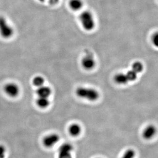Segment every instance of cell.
<instances>
[{
    "mask_svg": "<svg viewBox=\"0 0 158 158\" xmlns=\"http://www.w3.org/2000/svg\"><path fill=\"white\" fill-rule=\"evenodd\" d=\"M77 95L82 98L86 99L90 101H95L99 98V93L95 89L90 88H78L76 89Z\"/></svg>",
    "mask_w": 158,
    "mask_h": 158,
    "instance_id": "6da1fadb",
    "label": "cell"
},
{
    "mask_svg": "<svg viewBox=\"0 0 158 158\" xmlns=\"http://www.w3.org/2000/svg\"><path fill=\"white\" fill-rule=\"evenodd\" d=\"M80 21L84 28L87 31H91L95 27V20L92 14L89 11H85L80 15Z\"/></svg>",
    "mask_w": 158,
    "mask_h": 158,
    "instance_id": "7a4b0ae2",
    "label": "cell"
},
{
    "mask_svg": "<svg viewBox=\"0 0 158 158\" xmlns=\"http://www.w3.org/2000/svg\"><path fill=\"white\" fill-rule=\"evenodd\" d=\"M14 34V28L9 25L6 18L0 16V35L5 39H10Z\"/></svg>",
    "mask_w": 158,
    "mask_h": 158,
    "instance_id": "3957f363",
    "label": "cell"
},
{
    "mask_svg": "<svg viewBox=\"0 0 158 158\" xmlns=\"http://www.w3.org/2000/svg\"><path fill=\"white\" fill-rule=\"evenodd\" d=\"M73 146L69 143H64L60 147L58 158H72L71 152Z\"/></svg>",
    "mask_w": 158,
    "mask_h": 158,
    "instance_id": "277c9868",
    "label": "cell"
},
{
    "mask_svg": "<svg viewBox=\"0 0 158 158\" xmlns=\"http://www.w3.org/2000/svg\"><path fill=\"white\" fill-rule=\"evenodd\" d=\"M4 91L10 97H15L19 94V88L17 84L11 82L6 84L4 87Z\"/></svg>",
    "mask_w": 158,
    "mask_h": 158,
    "instance_id": "5b68a950",
    "label": "cell"
},
{
    "mask_svg": "<svg viewBox=\"0 0 158 158\" xmlns=\"http://www.w3.org/2000/svg\"><path fill=\"white\" fill-rule=\"evenodd\" d=\"M60 140L58 135L53 134L47 136L43 140V144L47 148H51L57 143Z\"/></svg>",
    "mask_w": 158,
    "mask_h": 158,
    "instance_id": "8992f818",
    "label": "cell"
},
{
    "mask_svg": "<svg viewBox=\"0 0 158 158\" xmlns=\"http://www.w3.org/2000/svg\"><path fill=\"white\" fill-rule=\"evenodd\" d=\"M82 66L86 70H91L95 65V61L92 55L88 54L82 58Z\"/></svg>",
    "mask_w": 158,
    "mask_h": 158,
    "instance_id": "52a82bcc",
    "label": "cell"
},
{
    "mask_svg": "<svg viewBox=\"0 0 158 158\" xmlns=\"http://www.w3.org/2000/svg\"><path fill=\"white\" fill-rule=\"evenodd\" d=\"M36 93H37V95L39 96V97L48 98L49 96L51 95V89L49 87L43 85L41 87H39Z\"/></svg>",
    "mask_w": 158,
    "mask_h": 158,
    "instance_id": "ba28073f",
    "label": "cell"
},
{
    "mask_svg": "<svg viewBox=\"0 0 158 158\" xmlns=\"http://www.w3.org/2000/svg\"><path fill=\"white\" fill-rule=\"evenodd\" d=\"M156 129L153 125H149L143 131V136L145 139H151L155 134Z\"/></svg>",
    "mask_w": 158,
    "mask_h": 158,
    "instance_id": "9c48e42d",
    "label": "cell"
},
{
    "mask_svg": "<svg viewBox=\"0 0 158 158\" xmlns=\"http://www.w3.org/2000/svg\"><path fill=\"white\" fill-rule=\"evenodd\" d=\"M69 6L73 10H79L83 6V2L82 0H70Z\"/></svg>",
    "mask_w": 158,
    "mask_h": 158,
    "instance_id": "30bf717a",
    "label": "cell"
},
{
    "mask_svg": "<svg viewBox=\"0 0 158 158\" xmlns=\"http://www.w3.org/2000/svg\"><path fill=\"white\" fill-rule=\"evenodd\" d=\"M115 81L119 85H125L128 82L126 74L123 73H119L115 76Z\"/></svg>",
    "mask_w": 158,
    "mask_h": 158,
    "instance_id": "8fae6325",
    "label": "cell"
},
{
    "mask_svg": "<svg viewBox=\"0 0 158 158\" xmlns=\"http://www.w3.org/2000/svg\"><path fill=\"white\" fill-rule=\"evenodd\" d=\"M69 131L72 136H78L81 132V127L77 124H73L69 127Z\"/></svg>",
    "mask_w": 158,
    "mask_h": 158,
    "instance_id": "7c38bea8",
    "label": "cell"
},
{
    "mask_svg": "<svg viewBox=\"0 0 158 158\" xmlns=\"http://www.w3.org/2000/svg\"><path fill=\"white\" fill-rule=\"evenodd\" d=\"M37 106L40 108H46L48 107L50 104V102L48 98L47 97H39L36 100Z\"/></svg>",
    "mask_w": 158,
    "mask_h": 158,
    "instance_id": "4fadbf2b",
    "label": "cell"
},
{
    "mask_svg": "<svg viewBox=\"0 0 158 158\" xmlns=\"http://www.w3.org/2000/svg\"><path fill=\"white\" fill-rule=\"evenodd\" d=\"M143 65L140 61H136L132 65V70L136 73H139L143 71Z\"/></svg>",
    "mask_w": 158,
    "mask_h": 158,
    "instance_id": "5bb4252c",
    "label": "cell"
},
{
    "mask_svg": "<svg viewBox=\"0 0 158 158\" xmlns=\"http://www.w3.org/2000/svg\"><path fill=\"white\" fill-rule=\"evenodd\" d=\"M45 83V79L43 77L37 76L35 77L33 79V84L35 86L40 87L44 85Z\"/></svg>",
    "mask_w": 158,
    "mask_h": 158,
    "instance_id": "9a60e30c",
    "label": "cell"
},
{
    "mask_svg": "<svg viewBox=\"0 0 158 158\" xmlns=\"http://www.w3.org/2000/svg\"><path fill=\"white\" fill-rule=\"evenodd\" d=\"M126 76L127 78L128 81H135L137 79V73H136L135 72L131 70L128 71L127 72V74H126Z\"/></svg>",
    "mask_w": 158,
    "mask_h": 158,
    "instance_id": "2e32d148",
    "label": "cell"
},
{
    "mask_svg": "<svg viewBox=\"0 0 158 158\" xmlns=\"http://www.w3.org/2000/svg\"><path fill=\"white\" fill-rule=\"evenodd\" d=\"M135 152L132 149H129L124 154L122 158H134L135 156Z\"/></svg>",
    "mask_w": 158,
    "mask_h": 158,
    "instance_id": "e0dca14e",
    "label": "cell"
},
{
    "mask_svg": "<svg viewBox=\"0 0 158 158\" xmlns=\"http://www.w3.org/2000/svg\"><path fill=\"white\" fill-rule=\"evenodd\" d=\"M6 148L2 145H0V158H4L6 155Z\"/></svg>",
    "mask_w": 158,
    "mask_h": 158,
    "instance_id": "ac0fdd59",
    "label": "cell"
},
{
    "mask_svg": "<svg viewBox=\"0 0 158 158\" xmlns=\"http://www.w3.org/2000/svg\"><path fill=\"white\" fill-rule=\"evenodd\" d=\"M152 43L154 44V45H155L156 46H158V33H156L154 35L152 36Z\"/></svg>",
    "mask_w": 158,
    "mask_h": 158,
    "instance_id": "d6986e66",
    "label": "cell"
},
{
    "mask_svg": "<svg viewBox=\"0 0 158 158\" xmlns=\"http://www.w3.org/2000/svg\"><path fill=\"white\" fill-rule=\"evenodd\" d=\"M49 3H50V4L54 5H56L57 4L58 2H59V0H49Z\"/></svg>",
    "mask_w": 158,
    "mask_h": 158,
    "instance_id": "ffe728a7",
    "label": "cell"
},
{
    "mask_svg": "<svg viewBox=\"0 0 158 158\" xmlns=\"http://www.w3.org/2000/svg\"><path fill=\"white\" fill-rule=\"evenodd\" d=\"M39 1H40V2H43L45 1V0H39Z\"/></svg>",
    "mask_w": 158,
    "mask_h": 158,
    "instance_id": "44dd1931",
    "label": "cell"
}]
</instances>
